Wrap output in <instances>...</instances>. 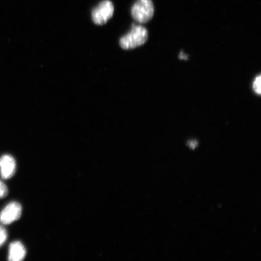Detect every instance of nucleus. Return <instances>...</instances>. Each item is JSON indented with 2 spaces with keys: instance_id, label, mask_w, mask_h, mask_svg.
<instances>
[{
  "instance_id": "obj_8",
  "label": "nucleus",
  "mask_w": 261,
  "mask_h": 261,
  "mask_svg": "<svg viewBox=\"0 0 261 261\" xmlns=\"http://www.w3.org/2000/svg\"><path fill=\"white\" fill-rule=\"evenodd\" d=\"M260 75H259V76H257L255 78V80H254L253 84V87L254 91L257 94H260Z\"/></svg>"
},
{
  "instance_id": "obj_9",
  "label": "nucleus",
  "mask_w": 261,
  "mask_h": 261,
  "mask_svg": "<svg viewBox=\"0 0 261 261\" xmlns=\"http://www.w3.org/2000/svg\"><path fill=\"white\" fill-rule=\"evenodd\" d=\"M8 194V188L4 182L0 180V198L6 197Z\"/></svg>"
},
{
  "instance_id": "obj_3",
  "label": "nucleus",
  "mask_w": 261,
  "mask_h": 261,
  "mask_svg": "<svg viewBox=\"0 0 261 261\" xmlns=\"http://www.w3.org/2000/svg\"><path fill=\"white\" fill-rule=\"evenodd\" d=\"M114 11L113 3L110 0H103L91 12V17L94 23L97 25L106 24L112 18Z\"/></svg>"
},
{
  "instance_id": "obj_4",
  "label": "nucleus",
  "mask_w": 261,
  "mask_h": 261,
  "mask_svg": "<svg viewBox=\"0 0 261 261\" xmlns=\"http://www.w3.org/2000/svg\"><path fill=\"white\" fill-rule=\"evenodd\" d=\"M22 207L17 202H11L0 213V223L8 225L20 218Z\"/></svg>"
},
{
  "instance_id": "obj_2",
  "label": "nucleus",
  "mask_w": 261,
  "mask_h": 261,
  "mask_svg": "<svg viewBox=\"0 0 261 261\" xmlns=\"http://www.w3.org/2000/svg\"><path fill=\"white\" fill-rule=\"evenodd\" d=\"M154 7L152 0H138L132 8L133 18L139 23L148 22L153 17Z\"/></svg>"
},
{
  "instance_id": "obj_1",
  "label": "nucleus",
  "mask_w": 261,
  "mask_h": 261,
  "mask_svg": "<svg viewBox=\"0 0 261 261\" xmlns=\"http://www.w3.org/2000/svg\"><path fill=\"white\" fill-rule=\"evenodd\" d=\"M148 39V32L142 25L133 24L132 30L120 38V47L125 50H129L144 44Z\"/></svg>"
},
{
  "instance_id": "obj_6",
  "label": "nucleus",
  "mask_w": 261,
  "mask_h": 261,
  "mask_svg": "<svg viewBox=\"0 0 261 261\" xmlns=\"http://www.w3.org/2000/svg\"><path fill=\"white\" fill-rule=\"evenodd\" d=\"M25 254L24 245L19 241H14L9 246L8 261H22Z\"/></svg>"
},
{
  "instance_id": "obj_10",
  "label": "nucleus",
  "mask_w": 261,
  "mask_h": 261,
  "mask_svg": "<svg viewBox=\"0 0 261 261\" xmlns=\"http://www.w3.org/2000/svg\"><path fill=\"white\" fill-rule=\"evenodd\" d=\"M189 145L190 146L191 148L192 149H194L195 146L197 145V142L196 141L189 142Z\"/></svg>"
},
{
  "instance_id": "obj_5",
  "label": "nucleus",
  "mask_w": 261,
  "mask_h": 261,
  "mask_svg": "<svg viewBox=\"0 0 261 261\" xmlns=\"http://www.w3.org/2000/svg\"><path fill=\"white\" fill-rule=\"evenodd\" d=\"M16 162L11 155H4L0 158V174L3 179H9L14 176Z\"/></svg>"
},
{
  "instance_id": "obj_7",
  "label": "nucleus",
  "mask_w": 261,
  "mask_h": 261,
  "mask_svg": "<svg viewBox=\"0 0 261 261\" xmlns=\"http://www.w3.org/2000/svg\"><path fill=\"white\" fill-rule=\"evenodd\" d=\"M8 233L7 231L4 227L0 226V247H2L7 240Z\"/></svg>"
}]
</instances>
